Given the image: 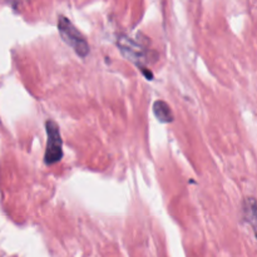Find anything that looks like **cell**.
I'll list each match as a JSON object with an SVG mask.
<instances>
[{"label": "cell", "mask_w": 257, "mask_h": 257, "mask_svg": "<svg viewBox=\"0 0 257 257\" xmlns=\"http://www.w3.org/2000/svg\"><path fill=\"white\" fill-rule=\"evenodd\" d=\"M45 130H47L48 142L47 150H45L44 162L45 165H55L59 162L63 157V141L60 136L59 127L54 120H48L45 123Z\"/></svg>", "instance_id": "7a4b0ae2"}, {"label": "cell", "mask_w": 257, "mask_h": 257, "mask_svg": "<svg viewBox=\"0 0 257 257\" xmlns=\"http://www.w3.org/2000/svg\"><path fill=\"white\" fill-rule=\"evenodd\" d=\"M58 29H59L62 39L73 48L79 57L85 58L89 53V45L82 33L69 22L65 17L58 18Z\"/></svg>", "instance_id": "6da1fadb"}, {"label": "cell", "mask_w": 257, "mask_h": 257, "mask_svg": "<svg viewBox=\"0 0 257 257\" xmlns=\"http://www.w3.org/2000/svg\"><path fill=\"white\" fill-rule=\"evenodd\" d=\"M246 217H247L248 222L252 225L253 230H255L257 236V205L253 200L246 201Z\"/></svg>", "instance_id": "5b68a950"}, {"label": "cell", "mask_w": 257, "mask_h": 257, "mask_svg": "<svg viewBox=\"0 0 257 257\" xmlns=\"http://www.w3.org/2000/svg\"><path fill=\"white\" fill-rule=\"evenodd\" d=\"M118 47H119L120 52H122V54L124 55L127 59H130L131 62L137 64L138 67L143 70V73L146 74L147 79H152V73H151V70H146L145 67V62L146 59H147L145 54V50H143V48L141 47L137 42H135V40L130 39V38L127 37H120L119 39H118Z\"/></svg>", "instance_id": "3957f363"}, {"label": "cell", "mask_w": 257, "mask_h": 257, "mask_svg": "<svg viewBox=\"0 0 257 257\" xmlns=\"http://www.w3.org/2000/svg\"><path fill=\"white\" fill-rule=\"evenodd\" d=\"M153 113L156 118L162 123H171L173 122V112L170 108V105L163 100H156L153 104Z\"/></svg>", "instance_id": "277c9868"}]
</instances>
